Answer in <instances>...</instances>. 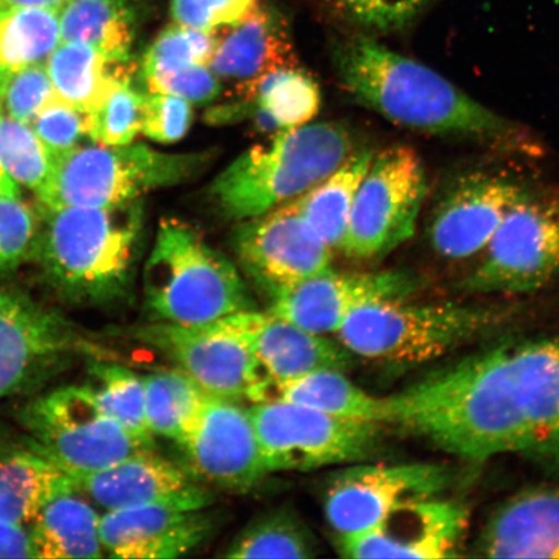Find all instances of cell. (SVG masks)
<instances>
[{
  "instance_id": "obj_1",
  "label": "cell",
  "mask_w": 559,
  "mask_h": 559,
  "mask_svg": "<svg viewBox=\"0 0 559 559\" xmlns=\"http://www.w3.org/2000/svg\"><path fill=\"white\" fill-rule=\"evenodd\" d=\"M386 425L454 456L485 461L527 453L526 419L510 374L508 346L473 355L384 397Z\"/></svg>"
},
{
  "instance_id": "obj_2",
  "label": "cell",
  "mask_w": 559,
  "mask_h": 559,
  "mask_svg": "<svg viewBox=\"0 0 559 559\" xmlns=\"http://www.w3.org/2000/svg\"><path fill=\"white\" fill-rule=\"evenodd\" d=\"M342 87L391 122L425 134L501 140L514 128L449 80L367 35L334 53Z\"/></svg>"
},
{
  "instance_id": "obj_3",
  "label": "cell",
  "mask_w": 559,
  "mask_h": 559,
  "mask_svg": "<svg viewBox=\"0 0 559 559\" xmlns=\"http://www.w3.org/2000/svg\"><path fill=\"white\" fill-rule=\"evenodd\" d=\"M44 209L35 253L53 288L81 305L128 295L142 251V199L114 207Z\"/></svg>"
},
{
  "instance_id": "obj_4",
  "label": "cell",
  "mask_w": 559,
  "mask_h": 559,
  "mask_svg": "<svg viewBox=\"0 0 559 559\" xmlns=\"http://www.w3.org/2000/svg\"><path fill=\"white\" fill-rule=\"evenodd\" d=\"M352 155L345 126L286 129L237 157L210 185L209 198L227 219L255 218L311 190Z\"/></svg>"
},
{
  "instance_id": "obj_5",
  "label": "cell",
  "mask_w": 559,
  "mask_h": 559,
  "mask_svg": "<svg viewBox=\"0 0 559 559\" xmlns=\"http://www.w3.org/2000/svg\"><path fill=\"white\" fill-rule=\"evenodd\" d=\"M146 309L158 321L201 324L257 304L236 265L188 223L160 221L144 267Z\"/></svg>"
},
{
  "instance_id": "obj_6",
  "label": "cell",
  "mask_w": 559,
  "mask_h": 559,
  "mask_svg": "<svg viewBox=\"0 0 559 559\" xmlns=\"http://www.w3.org/2000/svg\"><path fill=\"white\" fill-rule=\"evenodd\" d=\"M80 144L55 155L35 194L41 206L114 207L159 188L178 186L205 169L212 155L165 153L144 144Z\"/></svg>"
},
{
  "instance_id": "obj_7",
  "label": "cell",
  "mask_w": 559,
  "mask_h": 559,
  "mask_svg": "<svg viewBox=\"0 0 559 559\" xmlns=\"http://www.w3.org/2000/svg\"><path fill=\"white\" fill-rule=\"evenodd\" d=\"M404 300L356 307L337 332L341 344L365 358L419 365L498 330L509 314L500 307L409 305Z\"/></svg>"
},
{
  "instance_id": "obj_8",
  "label": "cell",
  "mask_w": 559,
  "mask_h": 559,
  "mask_svg": "<svg viewBox=\"0 0 559 559\" xmlns=\"http://www.w3.org/2000/svg\"><path fill=\"white\" fill-rule=\"evenodd\" d=\"M20 423L25 435L72 477L107 469L155 445L111 418L86 384L56 389L27 403Z\"/></svg>"
},
{
  "instance_id": "obj_9",
  "label": "cell",
  "mask_w": 559,
  "mask_h": 559,
  "mask_svg": "<svg viewBox=\"0 0 559 559\" xmlns=\"http://www.w3.org/2000/svg\"><path fill=\"white\" fill-rule=\"evenodd\" d=\"M257 312H237L201 324L155 321L130 334L165 355L209 395L239 402L249 400L260 383L251 346Z\"/></svg>"
},
{
  "instance_id": "obj_10",
  "label": "cell",
  "mask_w": 559,
  "mask_h": 559,
  "mask_svg": "<svg viewBox=\"0 0 559 559\" xmlns=\"http://www.w3.org/2000/svg\"><path fill=\"white\" fill-rule=\"evenodd\" d=\"M249 411L269 473L360 463L380 443L382 424L284 401L255 403Z\"/></svg>"
},
{
  "instance_id": "obj_11",
  "label": "cell",
  "mask_w": 559,
  "mask_h": 559,
  "mask_svg": "<svg viewBox=\"0 0 559 559\" xmlns=\"http://www.w3.org/2000/svg\"><path fill=\"white\" fill-rule=\"evenodd\" d=\"M559 276V193L527 191L510 209L461 289L474 295L539 290Z\"/></svg>"
},
{
  "instance_id": "obj_12",
  "label": "cell",
  "mask_w": 559,
  "mask_h": 559,
  "mask_svg": "<svg viewBox=\"0 0 559 559\" xmlns=\"http://www.w3.org/2000/svg\"><path fill=\"white\" fill-rule=\"evenodd\" d=\"M426 191L421 159L409 146H389L374 155L340 250L356 260H374L401 247L415 234Z\"/></svg>"
},
{
  "instance_id": "obj_13",
  "label": "cell",
  "mask_w": 559,
  "mask_h": 559,
  "mask_svg": "<svg viewBox=\"0 0 559 559\" xmlns=\"http://www.w3.org/2000/svg\"><path fill=\"white\" fill-rule=\"evenodd\" d=\"M95 347L60 313L0 288V401L58 373Z\"/></svg>"
},
{
  "instance_id": "obj_14",
  "label": "cell",
  "mask_w": 559,
  "mask_h": 559,
  "mask_svg": "<svg viewBox=\"0 0 559 559\" xmlns=\"http://www.w3.org/2000/svg\"><path fill=\"white\" fill-rule=\"evenodd\" d=\"M451 480L438 464L349 466L326 486L325 519L337 536L365 533L409 502L437 498Z\"/></svg>"
},
{
  "instance_id": "obj_15",
  "label": "cell",
  "mask_w": 559,
  "mask_h": 559,
  "mask_svg": "<svg viewBox=\"0 0 559 559\" xmlns=\"http://www.w3.org/2000/svg\"><path fill=\"white\" fill-rule=\"evenodd\" d=\"M241 267L269 298L330 267L332 248L292 202L242 221L233 235Z\"/></svg>"
},
{
  "instance_id": "obj_16",
  "label": "cell",
  "mask_w": 559,
  "mask_h": 559,
  "mask_svg": "<svg viewBox=\"0 0 559 559\" xmlns=\"http://www.w3.org/2000/svg\"><path fill=\"white\" fill-rule=\"evenodd\" d=\"M198 478L234 492H248L270 474L250 411L235 401L207 395L181 443Z\"/></svg>"
},
{
  "instance_id": "obj_17",
  "label": "cell",
  "mask_w": 559,
  "mask_h": 559,
  "mask_svg": "<svg viewBox=\"0 0 559 559\" xmlns=\"http://www.w3.org/2000/svg\"><path fill=\"white\" fill-rule=\"evenodd\" d=\"M418 286V278L407 271L340 274L328 269L275 292L269 312L307 332L337 333L356 307L407 299Z\"/></svg>"
},
{
  "instance_id": "obj_18",
  "label": "cell",
  "mask_w": 559,
  "mask_h": 559,
  "mask_svg": "<svg viewBox=\"0 0 559 559\" xmlns=\"http://www.w3.org/2000/svg\"><path fill=\"white\" fill-rule=\"evenodd\" d=\"M467 528V512L437 498L409 502L365 533L337 536L345 558H452Z\"/></svg>"
},
{
  "instance_id": "obj_19",
  "label": "cell",
  "mask_w": 559,
  "mask_h": 559,
  "mask_svg": "<svg viewBox=\"0 0 559 559\" xmlns=\"http://www.w3.org/2000/svg\"><path fill=\"white\" fill-rule=\"evenodd\" d=\"M527 193L519 181L498 174L474 173L447 190L431 216L432 249L449 260L485 250L501 222Z\"/></svg>"
},
{
  "instance_id": "obj_20",
  "label": "cell",
  "mask_w": 559,
  "mask_h": 559,
  "mask_svg": "<svg viewBox=\"0 0 559 559\" xmlns=\"http://www.w3.org/2000/svg\"><path fill=\"white\" fill-rule=\"evenodd\" d=\"M204 509L146 506L100 516L102 547L110 557L166 559L190 555L212 539L219 516Z\"/></svg>"
},
{
  "instance_id": "obj_21",
  "label": "cell",
  "mask_w": 559,
  "mask_h": 559,
  "mask_svg": "<svg viewBox=\"0 0 559 559\" xmlns=\"http://www.w3.org/2000/svg\"><path fill=\"white\" fill-rule=\"evenodd\" d=\"M73 479L76 491L105 512L146 506L204 509L214 500L209 489L195 485L183 469L153 450Z\"/></svg>"
},
{
  "instance_id": "obj_22",
  "label": "cell",
  "mask_w": 559,
  "mask_h": 559,
  "mask_svg": "<svg viewBox=\"0 0 559 559\" xmlns=\"http://www.w3.org/2000/svg\"><path fill=\"white\" fill-rule=\"evenodd\" d=\"M508 358L527 424L526 456L559 467V337L508 346Z\"/></svg>"
},
{
  "instance_id": "obj_23",
  "label": "cell",
  "mask_w": 559,
  "mask_h": 559,
  "mask_svg": "<svg viewBox=\"0 0 559 559\" xmlns=\"http://www.w3.org/2000/svg\"><path fill=\"white\" fill-rule=\"evenodd\" d=\"M251 346L260 383L251 391L250 402L258 391L271 384L297 380L324 369L345 372L355 362V355L341 342L307 332L270 312H257Z\"/></svg>"
},
{
  "instance_id": "obj_24",
  "label": "cell",
  "mask_w": 559,
  "mask_h": 559,
  "mask_svg": "<svg viewBox=\"0 0 559 559\" xmlns=\"http://www.w3.org/2000/svg\"><path fill=\"white\" fill-rule=\"evenodd\" d=\"M215 34L209 69L221 81L240 83L277 69L298 67L288 25L270 7L260 3L247 16Z\"/></svg>"
},
{
  "instance_id": "obj_25",
  "label": "cell",
  "mask_w": 559,
  "mask_h": 559,
  "mask_svg": "<svg viewBox=\"0 0 559 559\" xmlns=\"http://www.w3.org/2000/svg\"><path fill=\"white\" fill-rule=\"evenodd\" d=\"M488 558H559V488L526 489L491 515L477 544Z\"/></svg>"
},
{
  "instance_id": "obj_26",
  "label": "cell",
  "mask_w": 559,
  "mask_h": 559,
  "mask_svg": "<svg viewBox=\"0 0 559 559\" xmlns=\"http://www.w3.org/2000/svg\"><path fill=\"white\" fill-rule=\"evenodd\" d=\"M72 491V475L29 436L0 431V520L29 527L48 502Z\"/></svg>"
},
{
  "instance_id": "obj_27",
  "label": "cell",
  "mask_w": 559,
  "mask_h": 559,
  "mask_svg": "<svg viewBox=\"0 0 559 559\" xmlns=\"http://www.w3.org/2000/svg\"><path fill=\"white\" fill-rule=\"evenodd\" d=\"M233 94L245 103L247 118L260 131L272 135L309 123L321 104L318 83L298 67L277 69L236 83Z\"/></svg>"
},
{
  "instance_id": "obj_28",
  "label": "cell",
  "mask_w": 559,
  "mask_h": 559,
  "mask_svg": "<svg viewBox=\"0 0 559 559\" xmlns=\"http://www.w3.org/2000/svg\"><path fill=\"white\" fill-rule=\"evenodd\" d=\"M56 96L72 107L91 111L118 83L132 80V60H116L79 41H61L46 61Z\"/></svg>"
},
{
  "instance_id": "obj_29",
  "label": "cell",
  "mask_w": 559,
  "mask_h": 559,
  "mask_svg": "<svg viewBox=\"0 0 559 559\" xmlns=\"http://www.w3.org/2000/svg\"><path fill=\"white\" fill-rule=\"evenodd\" d=\"M284 401L306 405L337 417L386 425L384 397L367 393L342 370L324 369L300 379L258 391L253 404Z\"/></svg>"
},
{
  "instance_id": "obj_30",
  "label": "cell",
  "mask_w": 559,
  "mask_h": 559,
  "mask_svg": "<svg viewBox=\"0 0 559 559\" xmlns=\"http://www.w3.org/2000/svg\"><path fill=\"white\" fill-rule=\"evenodd\" d=\"M100 516L72 491L58 496L40 510L31 523V540L34 558H100L103 547L99 537Z\"/></svg>"
},
{
  "instance_id": "obj_31",
  "label": "cell",
  "mask_w": 559,
  "mask_h": 559,
  "mask_svg": "<svg viewBox=\"0 0 559 559\" xmlns=\"http://www.w3.org/2000/svg\"><path fill=\"white\" fill-rule=\"evenodd\" d=\"M59 21L61 41H79L110 59L131 60L136 23L126 0H67Z\"/></svg>"
},
{
  "instance_id": "obj_32",
  "label": "cell",
  "mask_w": 559,
  "mask_h": 559,
  "mask_svg": "<svg viewBox=\"0 0 559 559\" xmlns=\"http://www.w3.org/2000/svg\"><path fill=\"white\" fill-rule=\"evenodd\" d=\"M373 156L368 150L353 153L330 177L290 201L332 249L344 240L355 195Z\"/></svg>"
},
{
  "instance_id": "obj_33",
  "label": "cell",
  "mask_w": 559,
  "mask_h": 559,
  "mask_svg": "<svg viewBox=\"0 0 559 559\" xmlns=\"http://www.w3.org/2000/svg\"><path fill=\"white\" fill-rule=\"evenodd\" d=\"M145 421L152 436L180 444L198 419L207 393L180 369L156 370L143 377Z\"/></svg>"
},
{
  "instance_id": "obj_34",
  "label": "cell",
  "mask_w": 559,
  "mask_h": 559,
  "mask_svg": "<svg viewBox=\"0 0 559 559\" xmlns=\"http://www.w3.org/2000/svg\"><path fill=\"white\" fill-rule=\"evenodd\" d=\"M60 44L59 10L44 7L0 9V72L46 66Z\"/></svg>"
},
{
  "instance_id": "obj_35",
  "label": "cell",
  "mask_w": 559,
  "mask_h": 559,
  "mask_svg": "<svg viewBox=\"0 0 559 559\" xmlns=\"http://www.w3.org/2000/svg\"><path fill=\"white\" fill-rule=\"evenodd\" d=\"M317 542L306 523L290 508H276L251 520L223 557L228 558H311Z\"/></svg>"
},
{
  "instance_id": "obj_36",
  "label": "cell",
  "mask_w": 559,
  "mask_h": 559,
  "mask_svg": "<svg viewBox=\"0 0 559 559\" xmlns=\"http://www.w3.org/2000/svg\"><path fill=\"white\" fill-rule=\"evenodd\" d=\"M86 386L100 407L135 437L153 442L145 421L143 377L115 362L90 361Z\"/></svg>"
},
{
  "instance_id": "obj_37",
  "label": "cell",
  "mask_w": 559,
  "mask_h": 559,
  "mask_svg": "<svg viewBox=\"0 0 559 559\" xmlns=\"http://www.w3.org/2000/svg\"><path fill=\"white\" fill-rule=\"evenodd\" d=\"M52 159L29 123L0 114V167L19 187L37 192L50 175Z\"/></svg>"
},
{
  "instance_id": "obj_38",
  "label": "cell",
  "mask_w": 559,
  "mask_h": 559,
  "mask_svg": "<svg viewBox=\"0 0 559 559\" xmlns=\"http://www.w3.org/2000/svg\"><path fill=\"white\" fill-rule=\"evenodd\" d=\"M145 94L132 80L118 83L97 107L88 111L91 142L103 145H128L142 134Z\"/></svg>"
},
{
  "instance_id": "obj_39",
  "label": "cell",
  "mask_w": 559,
  "mask_h": 559,
  "mask_svg": "<svg viewBox=\"0 0 559 559\" xmlns=\"http://www.w3.org/2000/svg\"><path fill=\"white\" fill-rule=\"evenodd\" d=\"M216 46L215 32H201L174 23L146 50L142 75L192 66L209 67Z\"/></svg>"
},
{
  "instance_id": "obj_40",
  "label": "cell",
  "mask_w": 559,
  "mask_h": 559,
  "mask_svg": "<svg viewBox=\"0 0 559 559\" xmlns=\"http://www.w3.org/2000/svg\"><path fill=\"white\" fill-rule=\"evenodd\" d=\"M38 222L20 194H0V274L16 270L37 249Z\"/></svg>"
},
{
  "instance_id": "obj_41",
  "label": "cell",
  "mask_w": 559,
  "mask_h": 559,
  "mask_svg": "<svg viewBox=\"0 0 559 559\" xmlns=\"http://www.w3.org/2000/svg\"><path fill=\"white\" fill-rule=\"evenodd\" d=\"M56 96L46 66L0 72V104L3 114L29 123Z\"/></svg>"
},
{
  "instance_id": "obj_42",
  "label": "cell",
  "mask_w": 559,
  "mask_h": 559,
  "mask_svg": "<svg viewBox=\"0 0 559 559\" xmlns=\"http://www.w3.org/2000/svg\"><path fill=\"white\" fill-rule=\"evenodd\" d=\"M31 126L52 156L90 139L87 111L72 107L58 96L41 108Z\"/></svg>"
},
{
  "instance_id": "obj_43",
  "label": "cell",
  "mask_w": 559,
  "mask_h": 559,
  "mask_svg": "<svg viewBox=\"0 0 559 559\" xmlns=\"http://www.w3.org/2000/svg\"><path fill=\"white\" fill-rule=\"evenodd\" d=\"M435 0H340L345 15L376 33H395L414 24Z\"/></svg>"
},
{
  "instance_id": "obj_44",
  "label": "cell",
  "mask_w": 559,
  "mask_h": 559,
  "mask_svg": "<svg viewBox=\"0 0 559 559\" xmlns=\"http://www.w3.org/2000/svg\"><path fill=\"white\" fill-rule=\"evenodd\" d=\"M193 122L192 104L181 97L145 94L143 134L160 144H173L183 139Z\"/></svg>"
},
{
  "instance_id": "obj_45",
  "label": "cell",
  "mask_w": 559,
  "mask_h": 559,
  "mask_svg": "<svg viewBox=\"0 0 559 559\" xmlns=\"http://www.w3.org/2000/svg\"><path fill=\"white\" fill-rule=\"evenodd\" d=\"M148 93L181 97L191 104H210L222 93V83L209 67L192 66L142 75Z\"/></svg>"
},
{
  "instance_id": "obj_46",
  "label": "cell",
  "mask_w": 559,
  "mask_h": 559,
  "mask_svg": "<svg viewBox=\"0 0 559 559\" xmlns=\"http://www.w3.org/2000/svg\"><path fill=\"white\" fill-rule=\"evenodd\" d=\"M261 0H171L174 23L201 32H215L237 23Z\"/></svg>"
},
{
  "instance_id": "obj_47",
  "label": "cell",
  "mask_w": 559,
  "mask_h": 559,
  "mask_svg": "<svg viewBox=\"0 0 559 559\" xmlns=\"http://www.w3.org/2000/svg\"><path fill=\"white\" fill-rule=\"evenodd\" d=\"M0 558H34L27 526L0 520Z\"/></svg>"
},
{
  "instance_id": "obj_48",
  "label": "cell",
  "mask_w": 559,
  "mask_h": 559,
  "mask_svg": "<svg viewBox=\"0 0 559 559\" xmlns=\"http://www.w3.org/2000/svg\"><path fill=\"white\" fill-rule=\"evenodd\" d=\"M67 0H0V9L3 7H44V9L60 10Z\"/></svg>"
},
{
  "instance_id": "obj_49",
  "label": "cell",
  "mask_w": 559,
  "mask_h": 559,
  "mask_svg": "<svg viewBox=\"0 0 559 559\" xmlns=\"http://www.w3.org/2000/svg\"><path fill=\"white\" fill-rule=\"evenodd\" d=\"M0 194H20L19 186L0 167Z\"/></svg>"
},
{
  "instance_id": "obj_50",
  "label": "cell",
  "mask_w": 559,
  "mask_h": 559,
  "mask_svg": "<svg viewBox=\"0 0 559 559\" xmlns=\"http://www.w3.org/2000/svg\"><path fill=\"white\" fill-rule=\"evenodd\" d=\"M2 111H3V110H2V104H0V114H2Z\"/></svg>"
}]
</instances>
